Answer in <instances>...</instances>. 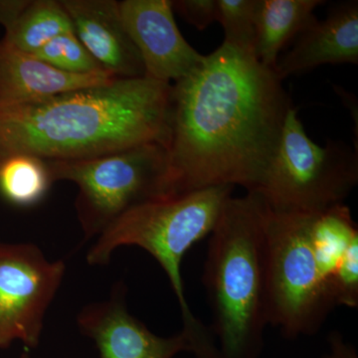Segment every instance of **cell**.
Wrapping results in <instances>:
<instances>
[{
	"instance_id": "obj_1",
	"label": "cell",
	"mask_w": 358,
	"mask_h": 358,
	"mask_svg": "<svg viewBox=\"0 0 358 358\" xmlns=\"http://www.w3.org/2000/svg\"><path fill=\"white\" fill-rule=\"evenodd\" d=\"M291 99L253 52L222 44L171 85L169 194L212 187L256 189L281 136Z\"/></svg>"
},
{
	"instance_id": "obj_2",
	"label": "cell",
	"mask_w": 358,
	"mask_h": 358,
	"mask_svg": "<svg viewBox=\"0 0 358 358\" xmlns=\"http://www.w3.org/2000/svg\"><path fill=\"white\" fill-rule=\"evenodd\" d=\"M171 91L147 77L114 79L0 109V160L20 154L88 159L150 143L166 148Z\"/></svg>"
},
{
	"instance_id": "obj_3",
	"label": "cell",
	"mask_w": 358,
	"mask_h": 358,
	"mask_svg": "<svg viewBox=\"0 0 358 358\" xmlns=\"http://www.w3.org/2000/svg\"><path fill=\"white\" fill-rule=\"evenodd\" d=\"M266 211L256 192L230 196L210 234L203 282L218 358H258L262 352L268 326Z\"/></svg>"
},
{
	"instance_id": "obj_4",
	"label": "cell",
	"mask_w": 358,
	"mask_h": 358,
	"mask_svg": "<svg viewBox=\"0 0 358 358\" xmlns=\"http://www.w3.org/2000/svg\"><path fill=\"white\" fill-rule=\"evenodd\" d=\"M232 186H212L182 194L148 200L131 207L114 221L87 254V262L102 266L124 246L145 250L169 278L183 320L182 333L196 358H217L210 329L192 312L185 294L181 263L190 248L210 235Z\"/></svg>"
},
{
	"instance_id": "obj_5",
	"label": "cell",
	"mask_w": 358,
	"mask_h": 358,
	"mask_svg": "<svg viewBox=\"0 0 358 358\" xmlns=\"http://www.w3.org/2000/svg\"><path fill=\"white\" fill-rule=\"evenodd\" d=\"M358 182V154L343 141L308 138L298 109L289 108L281 136L256 192L270 210L310 213L345 203Z\"/></svg>"
},
{
	"instance_id": "obj_6",
	"label": "cell",
	"mask_w": 358,
	"mask_h": 358,
	"mask_svg": "<svg viewBox=\"0 0 358 358\" xmlns=\"http://www.w3.org/2000/svg\"><path fill=\"white\" fill-rule=\"evenodd\" d=\"M46 162L53 182L77 185L75 208L85 240L100 236L131 207L169 196V155L162 143H145L93 159Z\"/></svg>"
},
{
	"instance_id": "obj_7",
	"label": "cell",
	"mask_w": 358,
	"mask_h": 358,
	"mask_svg": "<svg viewBox=\"0 0 358 358\" xmlns=\"http://www.w3.org/2000/svg\"><path fill=\"white\" fill-rule=\"evenodd\" d=\"M265 236L268 326L289 338L317 334L336 307L310 247L308 213L267 207Z\"/></svg>"
},
{
	"instance_id": "obj_8",
	"label": "cell",
	"mask_w": 358,
	"mask_h": 358,
	"mask_svg": "<svg viewBox=\"0 0 358 358\" xmlns=\"http://www.w3.org/2000/svg\"><path fill=\"white\" fill-rule=\"evenodd\" d=\"M66 273L32 243L0 242V350L20 341L36 348L44 319Z\"/></svg>"
},
{
	"instance_id": "obj_9",
	"label": "cell",
	"mask_w": 358,
	"mask_h": 358,
	"mask_svg": "<svg viewBox=\"0 0 358 358\" xmlns=\"http://www.w3.org/2000/svg\"><path fill=\"white\" fill-rule=\"evenodd\" d=\"M119 6L124 28L140 54L145 77L173 85L203 62L205 56L179 31L171 0H124Z\"/></svg>"
},
{
	"instance_id": "obj_10",
	"label": "cell",
	"mask_w": 358,
	"mask_h": 358,
	"mask_svg": "<svg viewBox=\"0 0 358 358\" xmlns=\"http://www.w3.org/2000/svg\"><path fill=\"white\" fill-rule=\"evenodd\" d=\"M122 285L109 300L90 303L77 317L80 331L96 343L100 358H174L192 352L185 333L164 338L128 312Z\"/></svg>"
},
{
	"instance_id": "obj_11",
	"label": "cell",
	"mask_w": 358,
	"mask_h": 358,
	"mask_svg": "<svg viewBox=\"0 0 358 358\" xmlns=\"http://www.w3.org/2000/svg\"><path fill=\"white\" fill-rule=\"evenodd\" d=\"M308 238L334 307H358V228L345 203L308 213Z\"/></svg>"
},
{
	"instance_id": "obj_12",
	"label": "cell",
	"mask_w": 358,
	"mask_h": 358,
	"mask_svg": "<svg viewBox=\"0 0 358 358\" xmlns=\"http://www.w3.org/2000/svg\"><path fill=\"white\" fill-rule=\"evenodd\" d=\"M78 39L103 69L117 79L145 77L140 54L129 36L119 1L61 0Z\"/></svg>"
},
{
	"instance_id": "obj_13",
	"label": "cell",
	"mask_w": 358,
	"mask_h": 358,
	"mask_svg": "<svg viewBox=\"0 0 358 358\" xmlns=\"http://www.w3.org/2000/svg\"><path fill=\"white\" fill-rule=\"evenodd\" d=\"M357 63L358 2L352 0L331 7L324 20L313 21L278 59L274 71L284 80L322 65Z\"/></svg>"
},
{
	"instance_id": "obj_14",
	"label": "cell",
	"mask_w": 358,
	"mask_h": 358,
	"mask_svg": "<svg viewBox=\"0 0 358 358\" xmlns=\"http://www.w3.org/2000/svg\"><path fill=\"white\" fill-rule=\"evenodd\" d=\"M114 79L117 78L68 74L0 40V109L39 102Z\"/></svg>"
},
{
	"instance_id": "obj_15",
	"label": "cell",
	"mask_w": 358,
	"mask_h": 358,
	"mask_svg": "<svg viewBox=\"0 0 358 358\" xmlns=\"http://www.w3.org/2000/svg\"><path fill=\"white\" fill-rule=\"evenodd\" d=\"M322 0H258L254 54L266 67L274 69L280 53L313 21Z\"/></svg>"
},
{
	"instance_id": "obj_16",
	"label": "cell",
	"mask_w": 358,
	"mask_h": 358,
	"mask_svg": "<svg viewBox=\"0 0 358 358\" xmlns=\"http://www.w3.org/2000/svg\"><path fill=\"white\" fill-rule=\"evenodd\" d=\"M72 31V22L61 0H29L1 40L33 54L51 40Z\"/></svg>"
},
{
	"instance_id": "obj_17",
	"label": "cell",
	"mask_w": 358,
	"mask_h": 358,
	"mask_svg": "<svg viewBox=\"0 0 358 358\" xmlns=\"http://www.w3.org/2000/svg\"><path fill=\"white\" fill-rule=\"evenodd\" d=\"M52 183L46 160L23 154L0 160V194L10 204L29 207L38 203Z\"/></svg>"
},
{
	"instance_id": "obj_18",
	"label": "cell",
	"mask_w": 358,
	"mask_h": 358,
	"mask_svg": "<svg viewBox=\"0 0 358 358\" xmlns=\"http://www.w3.org/2000/svg\"><path fill=\"white\" fill-rule=\"evenodd\" d=\"M32 55L68 74L113 77L96 62L74 31L56 37Z\"/></svg>"
},
{
	"instance_id": "obj_19",
	"label": "cell",
	"mask_w": 358,
	"mask_h": 358,
	"mask_svg": "<svg viewBox=\"0 0 358 358\" xmlns=\"http://www.w3.org/2000/svg\"><path fill=\"white\" fill-rule=\"evenodd\" d=\"M257 1L258 0H216V21L222 26L224 44L254 53Z\"/></svg>"
},
{
	"instance_id": "obj_20",
	"label": "cell",
	"mask_w": 358,
	"mask_h": 358,
	"mask_svg": "<svg viewBox=\"0 0 358 358\" xmlns=\"http://www.w3.org/2000/svg\"><path fill=\"white\" fill-rule=\"evenodd\" d=\"M171 3L173 11L199 31L206 29L217 17L216 0H174Z\"/></svg>"
},
{
	"instance_id": "obj_21",
	"label": "cell",
	"mask_w": 358,
	"mask_h": 358,
	"mask_svg": "<svg viewBox=\"0 0 358 358\" xmlns=\"http://www.w3.org/2000/svg\"><path fill=\"white\" fill-rule=\"evenodd\" d=\"M28 3L29 0H0V26L6 30Z\"/></svg>"
},
{
	"instance_id": "obj_22",
	"label": "cell",
	"mask_w": 358,
	"mask_h": 358,
	"mask_svg": "<svg viewBox=\"0 0 358 358\" xmlns=\"http://www.w3.org/2000/svg\"><path fill=\"white\" fill-rule=\"evenodd\" d=\"M329 343L331 352L326 358H357L355 348L348 345L338 333L329 334Z\"/></svg>"
},
{
	"instance_id": "obj_23",
	"label": "cell",
	"mask_w": 358,
	"mask_h": 358,
	"mask_svg": "<svg viewBox=\"0 0 358 358\" xmlns=\"http://www.w3.org/2000/svg\"><path fill=\"white\" fill-rule=\"evenodd\" d=\"M21 358H30L29 355H28L27 352H23L22 355H21Z\"/></svg>"
}]
</instances>
